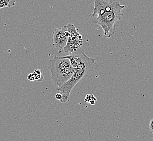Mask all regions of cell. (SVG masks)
I'll return each mask as SVG.
<instances>
[{"mask_svg":"<svg viewBox=\"0 0 153 141\" xmlns=\"http://www.w3.org/2000/svg\"><path fill=\"white\" fill-rule=\"evenodd\" d=\"M70 36L71 33L68 31L67 26L56 28L52 34L53 45L58 48H64Z\"/></svg>","mask_w":153,"mask_h":141,"instance_id":"8992f818","label":"cell"},{"mask_svg":"<svg viewBox=\"0 0 153 141\" xmlns=\"http://www.w3.org/2000/svg\"><path fill=\"white\" fill-rule=\"evenodd\" d=\"M149 129L153 134V118L150 120V123H149Z\"/></svg>","mask_w":153,"mask_h":141,"instance_id":"7c38bea8","label":"cell"},{"mask_svg":"<svg viewBox=\"0 0 153 141\" xmlns=\"http://www.w3.org/2000/svg\"><path fill=\"white\" fill-rule=\"evenodd\" d=\"M16 0H0V9L5 7L10 8L16 5Z\"/></svg>","mask_w":153,"mask_h":141,"instance_id":"ba28073f","label":"cell"},{"mask_svg":"<svg viewBox=\"0 0 153 141\" xmlns=\"http://www.w3.org/2000/svg\"><path fill=\"white\" fill-rule=\"evenodd\" d=\"M95 60L96 58H93L91 62L84 63L74 68L73 74L71 78L61 86L56 88L62 95V99L60 101L62 103H65L69 101L71 90L83 78L86 77L91 72L99 68V65Z\"/></svg>","mask_w":153,"mask_h":141,"instance_id":"6da1fadb","label":"cell"},{"mask_svg":"<svg viewBox=\"0 0 153 141\" xmlns=\"http://www.w3.org/2000/svg\"><path fill=\"white\" fill-rule=\"evenodd\" d=\"M52 82L57 87L67 82L73 74L74 68L68 59L55 56L48 63Z\"/></svg>","mask_w":153,"mask_h":141,"instance_id":"7a4b0ae2","label":"cell"},{"mask_svg":"<svg viewBox=\"0 0 153 141\" xmlns=\"http://www.w3.org/2000/svg\"><path fill=\"white\" fill-rule=\"evenodd\" d=\"M34 77H35V80H36L38 82H41L43 80L44 76L43 74V72L41 70H34L33 73Z\"/></svg>","mask_w":153,"mask_h":141,"instance_id":"9c48e42d","label":"cell"},{"mask_svg":"<svg viewBox=\"0 0 153 141\" xmlns=\"http://www.w3.org/2000/svg\"><path fill=\"white\" fill-rule=\"evenodd\" d=\"M61 57L63 58L68 59L74 68L79 67L84 63L89 62L93 59L88 57L81 48L77 49L76 51L74 52L71 54Z\"/></svg>","mask_w":153,"mask_h":141,"instance_id":"52a82bcc","label":"cell"},{"mask_svg":"<svg viewBox=\"0 0 153 141\" xmlns=\"http://www.w3.org/2000/svg\"><path fill=\"white\" fill-rule=\"evenodd\" d=\"M123 6V5H121L117 0H95L91 19L98 18L106 12L113 11Z\"/></svg>","mask_w":153,"mask_h":141,"instance_id":"277c9868","label":"cell"},{"mask_svg":"<svg viewBox=\"0 0 153 141\" xmlns=\"http://www.w3.org/2000/svg\"><path fill=\"white\" fill-rule=\"evenodd\" d=\"M71 36L68 38L66 46L64 47L65 53L71 54L74 52L80 49L83 44L82 37L77 31L74 25L69 23L67 25Z\"/></svg>","mask_w":153,"mask_h":141,"instance_id":"5b68a950","label":"cell"},{"mask_svg":"<svg viewBox=\"0 0 153 141\" xmlns=\"http://www.w3.org/2000/svg\"><path fill=\"white\" fill-rule=\"evenodd\" d=\"M27 79L30 82H33L35 80V77L33 73H30L28 76Z\"/></svg>","mask_w":153,"mask_h":141,"instance_id":"30bf717a","label":"cell"},{"mask_svg":"<svg viewBox=\"0 0 153 141\" xmlns=\"http://www.w3.org/2000/svg\"><path fill=\"white\" fill-rule=\"evenodd\" d=\"M55 98L57 101H61L62 99V95L60 92L57 93L56 94Z\"/></svg>","mask_w":153,"mask_h":141,"instance_id":"8fae6325","label":"cell"},{"mask_svg":"<svg viewBox=\"0 0 153 141\" xmlns=\"http://www.w3.org/2000/svg\"><path fill=\"white\" fill-rule=\"evenodd\" d=\"M125 7V6H123L122 7L106 12L98 18L91 20L93 23H95L102 28L104 31L105 37L107 38H110L115 33L117 26L124 16L122 10L124 9Z\"/></svg>","mask_w":153,"mask_h":141,"instance_id":"3957f363","label":"cell"}]
</instances>
